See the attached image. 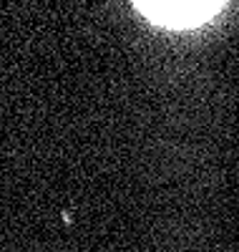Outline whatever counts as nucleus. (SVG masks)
<instances>
[{"label": "nucleus", "instance_id": "f257e3e1", "mask_svg": "<svg viewBox=\"0 0 239 252\" xmlns=\"http://www.w3.org/2000/svg\"><path fill=\"white\" fill-rule=\"evenodd\" d=\"M154 20L169 26H194L211 15L222 0H136Z\"/></svg>", "mask_w": 239, "mask_h": 252}]
</instances>
